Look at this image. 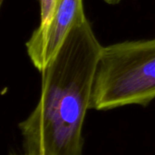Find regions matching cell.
<instances>
[{
	"mask_svg": "<svg viewBox=\"0 0 155 155\" xmlns=\"http://www.w3.org/2000/svg\"><path fill=\"white\" fill-rule=\"evenodd\" d=\"M86 18L83 0H55L48 23L35 29L25 43L27 55L40 73L57 53L70 30Z\"/></svg>",
	"mask_w": 155,
	"mask_h": 155,
	"instance_id": "cell-3",
	"label": "cell"
},
{
	"mask_svg": "<svg viewBox=\"0 0 155 155\" xmlns=\"http://www.w3.org/2000/svg\"><path fill=\"white\" fill-rule=\"evenodd\" d=\"M10 155H21V154H16V153H12V154ZM22 155H31V154H26V153H24V154Z\"/></svg>",
	"mask_w": 155,
	"mask_h": 155,
	"instance_id": "cell-6",
	"label": "cell"
},
{
	"mask_svg": "<svg viewBox=\"0 0 155 155\" xmlns=\"http://www.w3.org/2000/svg\"><path fill=\"white\" fill-rule=\"evenodd\" d=\"M103 47L87 18L70 30L41 73L39 102L18 124L25 153L84 155V123Z\"/></svg>",
	"mask_w": 155,
	"mask_h": 155,
	"instance_id": "cell-1",
	"label": "cell"
},
{
	"mask_svg": "<svg viewBox=\"0 0 155 155\" xmlns=\"http://www.w3.org/2000/svg\"><path fill=\"white\" fill-rule=\"evenodd\" d=\"M40 3V25L41 26L45 25L54 8L55 0H39Z\"/></svg>",
	"mask_w": 155,
	"mask_h": 155,
	"instance_id": "cell-4",
	"label": "cell"
},
{
	"mask_svg": "<svg viewBox=\"0 0 155 155\" xmlns=\"http://www.w3.org/2000/svg\"><path fill=\"white\" fill-rule=\"evenodd\" d=\"M108 5H118L122 2V0H104Z\"/></svg>",
	"mask_w": 155,
	"mask_h": 155,
	"instance_id": "cell-5",
	"label": "cell"
},
{
	"mask_svg": "<svg viewBox=\"0 0 155 155\" xmlns=\"http://www.w3.org/2000/svg\"><path fill=\"white\" fill-rule=\"evenodd\" d=\"M155 99V37L104 46L90 109L148 106Z\"/></svg>",
	"mask_w": 155,
	"mask_h": 155,
	"instance_id": "cell-2",
	"label": "cell"
}]
</instances>
